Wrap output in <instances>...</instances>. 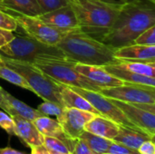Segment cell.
<instances>
[{"label": "cell", "instance_id": "obj_1", "mask_svg": "<svg viewBox=\"0 0 155 154\" xmlns=\"http://www.w3.org/2000/svg\"><path fill=\"white\" fill-rule=\"evenodd\" d=\"M155 25L154 4L139 0L134 3H123L108 34L102 43L112 49L134 44L136 37L144 30Z\"/></svg>", "mask_w": 155, "mask_h": 154}, {"label": "cell", "instance_id": "obj_2", "mask_svg": "<svg viewBox=\"0 0 155 154\" xmlns=\"http://www.w3.org/2000/svg\"><path fill=\"white\" fill-rule=\"evenodd\" d=\"M67 1L76 15L80 30L100 42L108 34L123 5L105 0Z\"/></svg>", "mask_w": 155, "mask_h": 154}, {"label": "cell", "instance_id": "obj_3", "mask_svg": "<svg viewBox=\"0 0 155 154\" xmlns=\"http://www.w3.org/2000/svg\"><path fill=\"white\" fill-rule=\"evenodd\" d=\"M56 47L68 60L77 64L104 66L116 60L114 49L80 29L65 33Z\"/></svg>", "mask_w": 155, "mask_h": 154}, {"label": "cell", "instance_id": "obj_4", "mask_svg": "<svg viewBox=\"0 0 155 154\" xmlns=\"http://www.w3.org/2000/svg\"><path fill=\"white\" fill-rule=\"evenodd\" d=\"M2 59L8 67L16 72L25 79L33 93L44 101H49L64 107L60 93V83L46 75L32 63L12 59L5 55H2Z\"/></svg>", "mask_w": 155, "mask_h": 154}, {"label": "cell", "instance_id": "obj_5", "mask_svg": "<svg viewBox=\"0 0 155 154\" xmlns=\"http://www.w3.org/2000/svg\"><path fill=\"white\" fill-rule=\"evenodd\" d=\"M0 54L12 59L32 64L45 58L67 59L56 46L42 44L28 35L15 36L10 42L0 48Z\"/></svg>", "mask_w": 155, "mask_h": 154}, {"label": "cell", "instance_id": "obj_6", "mask_svg": "<svg viewBox=\"0 0 155 154\" xmlns=\"http://www.w3.org/2000/svg\"><path fill=\"white\" fill-rule=\"evenodd\" d=\"M33 64L43 73L58 83L94 92L101 91L98 86L92 84L74 69L75 62L65 58H45L37 60Z\"/></svg>", "mask_w": 155, "mask_h": 154}, {"label": "cell", "instance_id": "obj_7", "mask_svg": "<svg viewBox=\"0 0 155 154\" xmlns=\"http://www.w3.org/2000/svg\"><path fill=\"white\" fill-rule=\"evenodd\" d=\"M104 96L130 103H153L155 104V87L125 83L123 85L101 89L99 92Z\"/></svg>", "mask_w": 155, "mask_h": 154}, {"label": "cell", "instance_id": "obj_8", "mask_svg": "<svg viewBox=\"0 0 155 154\" xmlns=\"http://www.w3.org/2000/svg\"><path fill=\"white\" fill-rule=\"evenodd\" d=\"M70 87L74 92H76L84 98H85L99 112V113L102 116L115 122L121 126L142 131L127 119V117L124 114V113L111 101L110 98L104 96L99 92H94L79 87H72V86Z\"/></svg>", "mask_w": 155, "mask_h": 154}, {"label": "cell", "instance_id": "obj_9", "mask_svg": "<svg viewBox=\"0 0 155 154\" xmlns=\"http://www.w3.org/2000/svg\"><path fill=\"white\" fill-rule=\"evenodd\" d=\"M12 15L15 16L17 25L24 30L26 35L42 44L56 46L64 34L49 26L37 16H27L16 14Z\"/></svg>", "mask_w": 155, "mask_h": 154}, {"label": "cell", "instance_id": "obj_10", "mask_svg": "<svg viewBox=\"0 0 155 154\" xmlns=\"http://www.w3.org/2000/svg\"><path fill=\"white\" fill-rule=\"evenodd\" d=\"M94 116L95 114L86 111L64 107L61 115L56 119L69 138L77 139L84 131L85 124Z\"/></svg>", "mask_w": 155, "mask_h": 154}, {"label": "cell", "instance_id": "obj_11", "mask_svg": "<svg viewBox=\"0 0 155 154\" xmlns=\"http://www.w3.org/2000/svg\"><path fill=\"white\" fill-rule=\"evenodd\" d=\"M111 101L124 113L127 119L143 132L155 135V114L139 107L136 103H130L119 100Z\"/></svg>", "mask_w": 155, "mask_h": 154}, {"label": "cell", "instance_id": "obj_12", "mask_svg": "<svg viewBox=\"0 0 155 154\" xmlns=\"http://www.w3.org/2000/svg\"><path fill=\"white\" fill-rule=\"evenodd\" d=\"M37 17L63 34L80 29L76 15L69 5L44 13Z\"/></svg>", "mask_w": 155, "mask_h": 154}, {"label": "cell", "instance_id": "obj_13", "mask_svg": "<svg viewBox=\"0 0 155 154\" xmlns=\"http://www.w3.org/2000/svg\"><path fill=\"white\" fill-rule=\"evenodd\" d=\"M74 69L83 76H84L87 80H89L92 84L98 86L100 89L119 86L124 84V81L109 74L104 68V66L76 63Z\"/></svg>", "mask_w": 155, "mask_h": 154}, {"label": "cell", "instance_id": "obj_14", "mask_svg": "<svg viewBox=\"0 0 155 154\" xmlns=\"http://www.w3.org/2000/svg\"><path fill=\"white\" fill-rule=\"evenodd\" d=\"M15 136L18 137L24 144L28 147L41 146L44 143V135L37 130L33 122L28 121L18 115L12 116Z\"/></svg>", "mask_w": 155, "mask_h": 154}, {"label": "cell", "instance_id": "obj_15", "mask_svg": "<svg viewBox=\"0 0 155 154\" xmlns=\"http://www.w3.org/2000/svg\"><path fill=\"white\" fill-rule=\"evenodd\" d=\"M118 60L136 62H155V45H142L132 44L114 51Z\"/></svg>", "mask_w": 155, "mask_h": 154}, {"label": "cell", "instance_id": "obj_16", "mask_svg": "<svg viewBox=\"0 0 155 154\" xmlns=\"http://www.w3.org/2000/svg\"><path fill=\"white\" fill-rule=\"evenodd\" d=\"M33 123L44 136H49L59 139L66 144H68L71 150H73L75 139H71L65 134L61 124L57 122V120L51 119L48 116H41L34 120Z\"/></svg>", "mask_w": 155, "mask_h": 154}, {"label": "cell", "instance_id": "obj_17", "mask_svg": "<svg viewBox=\"0 0 155 154\" xmlns=\"http://www.w3.org/2000/svg\"><path fill=\"white\" fill-rule=\"evenodd\" d=\"M0 9L10 15L39 16L43 14L36 0H0Z\"/></svg>", "mask_w": 155, "mask_h": 154}, {"label": "cell", "instance_id": "obj_18", "mask_svg": "<svg viewBox=\"0 0 155 154\" xmlns=\"http://www.w3.org/2000/svg\"><path fill=\"white\" fill-rule=\"evenodd\" d=\"M120 126L121 125L106 117L102 115H95L85 124L84 130L95 135L109 140H114L119 132Z\"/></svg>", "mask_w": 155, "mask_h": 154}, {"label": "cell", "instance_id": "obj_19", "mask_svg": "<svg viewBox=\"0 0 155 154\" xmlns=\"http://www.w3.org/2000/svg\"><path fill=\"white\" fill-rule=\"evenodd\" d=\"M150 140H154V137L143 131H138L128 127L120 126L119 132L113 141L124 144L132 149L138 150V148L144 142Z\"/></svg>", "mask_w": 155, "mask_h": 154}, {"label": "cell", "instance_id": "obj_20", "mask_svg": "<svg viewBox=\"0 0 155 154\" xmlns=\"http://www.w3.org/2000/svg\"><path fill=\"white\" fill-rule=\"evenodd\" d=\"M60 93H61V97L64 104V107L76 108L79 110L92 113L95 115H101L99 112L85 98H84L82 95L74 92L70 86L61 84Z\"/></svg>", "mask_w": 155, "mask_h": 154}, {"label": "cell", "instance_id": "obj_21", "mask_svg": "<svg viewBox=\"0 0 155 154\" xmlns=\"http://www.w3.org/2000/svg\"><path fill=\"white\" fill-rule=\"evenodd\" d=\"M2 92H3L4 98L5 99L7 104L11 108V115H10L11 117L15 115H18L28 121L33 122L38 117L45 116L43 113H41L37 109H34L28 106L27 104H25V103H23L22 101L16 99L15 97L11 95L9 93H7L5 90L3 89Z\"/></svg>", "mask_w": 155, "mask_h": 154}, {"label": "cell", "instance_id": "obj_22", "mask_svg": "<svg viewBox=\"0 0 155 154\" xmlns=\"http://www.w3.org/2000/svg\"><path fill=\"white\" fill-rule=\"evenodd\" d=\"M104 68L109 74H111L112 75L117 77L118 79L125 83H130V84H143V85H149V86L155 87V78L153 77H148V76L134 74L129 71L117 68L112 64L104 65Z\"/></svg>", "mask_w": 155, "mask_h": 154}, {"label": "cell", "instance_id": "obj_23", "mask_svg": "<svg viewBox=\"0 0 155 154\" xmlns=\"http://www.w3.org/2000/svg\"><path fill=\"white\" fill-rule=\"evenodd\" d=\"M110 64L134 74L155 78V62H136L116 59L115 62Z\"/></svg>", "mask_w": 155, "mask_h": 154}, {"label": "cell", "instance_id": "obj_24", "mask_svg": "<svg viewBox=\"0 0 155 154\" xmlns=\"http://www.w3.org/2000/svg\"><path fill=\"white\" fill-rule=\"evenodd\" d=\"M79 139L84 141L85 144L94 154L106 153L108 151V148L114 142L113 140H109V139L95 135L85 130L80 134Z\"/></svg>", "mask_w": 155, "mask_h": 154}, {"label": "cell", "instance_id": "obj_25", "mask_svg": "<svg viewBox=\"0 0 155 154\" xmlns=\"http://www.w3.org/2000/svg\"><path fill=\"white\" fill-rule=\"evenodd\" d=\"M0 78L5 80L15 85H17L21 88L31 91L30 86L25 81V79L20 74H18L16 72H15L14 70H12L10 67H8L6 65V64L2 59L1 54H0Z\"/></svg>", "mask_w": 155, "mask_h": 154}, {"label": "cell", "instance_id": "obj_26", "mask_svg": "<svg viewBox=\"0 0 155 154\" xmlns=\"http://www.w3.org/2000/svg\"><path fill=\"white\" fill-rule=\"evenodd\" d=\"M43 145L49 152H60V153H69L72 152V150L68 144H66L63 141L54 138V137L44 136Z\"/></svg>", "mask_w": 155, "mask_h": 154}, {"label": "cell", "instance_id": "obj_27", "mask_svg": "<svg viewBox=\"0 0 155 154\" xmlns=\"http://www.w3.org/2000/svg\"><path fill=\"white\" fill-rule=\"evenodd\" d=\"M64 108V107H62V106H60V105H58V104H56L54 103H52V102H49V101H45L43 103L38 105L37 110L45 116L54 115L57 118V117H59L61 115Z\"/></svg>", "mask_w": 155, "mask_h": 154}, {"label": "cell", "instance_id": "obj_28", "mask_svg": "<svg viewBox=\"0 0 155 154\" xmlns=\"http://www.w3.org/2000/svg\"><path fill=\"white\" fill-rule=\"evenodd\" d=\"M134 44L142 45H155V25L142 32L136 37Z\"/></svg>", "mask_w": 155, "mask_h": 154}, {"label": "cell", "instance_id": "obj_29", "mask_svg": "<svg viewBox=\"0 0 155 154\" xmlns=\"http://www.w3.org/2000/svg\"><path fill=\"white\" fill-rule=\"evenodd\" d=\"M17 27L18 25L15 16L0 9V28L6 31L14 32L16 31Z\"/></svg>", "mask_w": 155, "mask_h": 154}, {"label": "cell", "instance_id": "obj_30", "mask_svg": "<svg viewBox=\"0 0 155 154\" xmlns=\"http://www.w3.org/2000/svg\"><path fill=\"white\" fill-rule=\"evenodd\" d=\"M43 14L68 5L67 0H36Z\"/></svg>", "mask_w": 155, "mask_h": 154}, {"label": "cell", "instance_id": "obj_31", "mask_svg": "<svg viewBox=\"0 0 155 154\" xmlns=\"http://www.w3.org/2000/svg\"><path fill=\"white\" fill-rule=\"evenodd\" d=\"M0 127L5 130L10 136H15L13 118L4 111H0Z\"/></svg>", "mask_w": 155, "mask_h": 154}, {"label": "cell", "instance_id": "obj_32", "mask_svg": "<svg viewBox=\"0 0 155 154\" xmlns=\"http://www.w3.org/2000/svg\"><path fill=\"white\" fill-rule=\"evenodd\" d=\"M106 153L108 154H140L138 150L132 149L124 144L116 142H113Z\"/></svg>", "mask_w": 155, "mask_h": 154}, {"label": "cell", "instance_id": "obj_33", "mask_svg": "<svg viewBox=\"0 0 155 154\" xmlns=\"http://www.w3.org/2000/svg\"><path fill=\"white\" fill-rule=\"evenodd\" d=\"M72 154H94L90 148L85 144V143L84 141H82L81 139L77 138L74 140V147L72 150Z\"/></svg>", "mask_w": 155, "mask_h": 154}, {"label": "cell", "instance_id": "obj_34", "mask_svg": "<svg viewBox=\"0 0 155 154\" xmlns=\"http://www.w3.org/2000/svg\"><path fill=\"white\" fill-rule=\"evenodd\" d=\"M138 152L140 154H155L154 140L144 142L138 148Z\"/></svg>", "mask_w": 155, "mask_h": 154}, {"label": "cell", "instance_id": "obj_35", "mask_svg": "<svg viewBox=\"0 0 155 154\" xmlns=\"http://www.w3.org/2000/svg\"><path fill=\"white\" fill-rule=\"evenodd\" d=\"M14 37L15 35L13 34L12 32L0 28V48L5 44H6L8 42H10Z\"/></svg>", "mask_w": 155, "mask_h": 154}, {"label": "cell", "instance_id": "obj_36", "mask_svg": "<svg viewBox=\"0 0 155 154\" xmlns=\"http://www.w3.org/2000/svg\"><path fill=\"white\" fill-rule=\"evenodd\" d=\"M2 91H3V88L0 86V108L3 109L4 112H5L9 115H11V108L7 104L5 99L4 98V95H3V92Z\"/></svg>", "mask_w": 155, "mask_h": 154}, {"label": "cell", "instance_id": "obj_37", "mask_svg": "<svg viewBox=\"0 0 155 154\" xmlns=\"http://www.w3.org/2000/svg\"><path fill=\"white\" fill-rule=\"evenodd\" d=\"M31 154H50V152L44 146H34L31 147Z\"/></svg>", "mask_w": 155, "mask_h": 154}, {"label": "cell", "instance_id": "obj_38", "mask_svg": "<svg viewBox=\"0 0 155 154\" xmlns=\"http://www.w3.org/2000/svg\"><path fill=\"white\" fill-rule=\"evenodd\" d=\"M0 154H25L24 152H21L17 150H15L11 147H5L0 149Z\"/></svg>", "mask_w": 155, "mask_h": 154}, {"label": "cell", "instance_id": "obj_39", "mask_svg": "<svg viewBox=\"0 0 155 154\" xmlns=\"http://www.w3.org/2000/svg\"><path fill=\"white\" fill-rule=\"evenodd\" d=\"M122 1L123 3H134V2H137L139 0H120Z\"/></svg>", "mask_w": 155, "mask_h": 154}, {"label": "cell", "instance_id": "obj_40", "mask_svg": "<svg viewBox=\"0 0 155 154\" xmlns=\"http://www.w3.org/2000/svg\"><path fill=\"white\" fill-rule=\"evenodd\" d=\"M50 154H72L71 152L69 153H60V152H50Z\"/></svg>", "mask_w": 155, "mask_h": 154}, {"label": "cell", "instance_id": "obj_41", "mask_svg": "<svg viewBox=\"0 0 155 154\" xmlns=\"http://www.w3.org/2000/svg\"><path fill=\"white\" fill-rule=\"evenodd\" d=\"M147 1H149V2H151V3H155V0H147Z\"/></svg>", "mask_w": 155, "mask_h": 154}, {"label": "cell", "instance_id": "obj_42", "mask_svg": "<svg viewBox=\"0 0 155 154\" xmlns=\"http://www.w3.org/2000/svg\"><path fill=\"white\" fill-rule=\"evenodd\" d=\"M104 154H108V153H104Z\"/></svg>", "mask_w": 155, "mask_h": 154}]
</instances>
